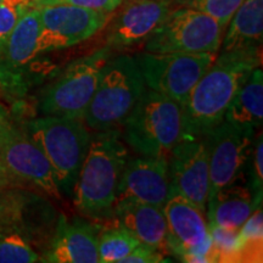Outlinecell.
Returning a JSON list of instances; mask_svg holds the SVG:
<instances>
[{"mask_svg":"<svg viewBox=\"0 0 263 263\" xmlns=\"http://www.w3.org/2000/svg\"><path fill=\"white\" fill-rule=\"evenodd\" d=\"M262 48L219 51L183 105L184 140L202 139L223 122L233 98L261 66Z\"/></svg>","mask_w":263,"mask_h":263,"instance_id":"1","label":"cell"},{"mask_svg":"<svg viewBox=\"0 0 263 263\" xmlns=\"http://www.w3.org/2000/svg\"><path fill=\"white\" fill-rule=\"evenodd\" d=\"M128 153L116 129L98 132L82 163L73 186V203L91 218L112 216L117 188Z\"/></svg>","mask_w":263,"mask_h":263,"instance_id":"2","label":"cell"},{"mask_svg":"<svg viewBox=\"0 0 263 263\" xmlns=\"http://www.w3.org/2000/svg\"><path fill=\"white\" fill-rule=\"evenodd\" d=\"M81 118L43 115L25 123V130L50 163L60 193L72 195L91 136Z\"/></svg>","mask_w":263,"mask_h":263,"instance_id":"3","label":"cell"},{"mask_svg":"<svg viewBox=\"0 0 263 263\" xmlns=\"http://www.w3.org/2000/svg\"><path fill=\"white\" fill-rule=\"evenodd\" d=\"M123 137L143 156H170L184 140L182 105L146 88L123 122Z\"/></svg>","mask_w":263,"mask_h":263,"instance_id":"4","label":"cell"},{"mask_svg":"<svg viewBox=\"0 0 263 263\" xmlns=\"http://www.w3.org/2000/svg\"><path fill=\"white\" fill-rule=\"evenodd\" d=\"M145 90V81L136 59L129 55L111 57L84 114V124L95 132L116 129Z\"/></svg>","mask_w":263,"mask_h":263,"instance_id":"5","label":"cell"},{"mask_svg":"<svg viewBox=\"0 0 263 263\" xmlns=\"http://www.w3.org/2000/svg\"><path fill=\"white\" fill-rule=\"evenodd\" d=\"M111 57L112 49L106 45L68 64L57 80L43 90L38 101L39 112L83 120L104 66Z\"/></svg>","mask_w":263,"mask_h":263,"instance_id":"6","label":"cell"},{"mask_svg":"<svg viewBox=\"0 0 263 263\" xmlns=\"http://www.w3.org/2000/svg\"><path fill=\"white\" fill-rule=\"evenodd\" d=\"M226 28L195 9H174L145 42L147 52L218 54Z\"/></svg>","mask_w":263,"mask_h":263,"instance_id":"7","label":"cell"},{"mask_svg":"<svg viewBox=\"0 0 263 263\" xmlns=\"http://www.w3.org/2000/svg\"><path fill=\"white\" fill-rule=\"evenodd\" d=\"M217 54L143 52L134 57L149 89L183 106L190 91L211 67Z\"/></svg>","mask_w":263,"mask_h":263,"instance_id":"8","label":"cell"},{"mask_svg":"<svg viewBox=\"0 0 263 263\" xmlns=\"http://www.w3.org/2000/svg\"><path fill=\"white\" fill-rule=\"evenodd\" d=\"M0 160L26 188L39 190L55 200L61 199L50 163L33 143L25 128L18 126L0 106Z\"/></svg>","mask_w":263,"mask_h":263,"instance_id":"9","label":"cell"},{"mask_svg":"<svg viewBox=\"0 0 263 263\" xmlns=\"http://www.w3.org/2000/svg\"><path fill=\"white\" fill-rule=\"evenodd\" d=\"M163 213L171 254L183 262H218L206 213L179 195H171Z\"/></svg>","mask_w":263,"mask_h":263,"instance_id":"10","label":"cell"},{"mask_svg":"<svg viewBox=\"0 0 263 263\" xmlns=\"http://www.w3.org/2000/svg\"><path fill=\"white\" fill-rule=\"evenodd\" d=\"M37 8V6H35ZM42 54L73 47L93 37L108 24L112 12L67 4L38 6Z\"/></svg>","mask_w":263,"mask_h":263,"instance_id":"11","label":"cell"},{"mask_svg":"<svg viewBox=\"0 0 263 263\" xmlns=\"http://www.w3.org/2000/svg\"><path fill=\"white\" fill-rule=\"evenodd\" d=\"M39 37V10L32 6L20 17L9 37L0 45V88L6 94L15 97L27 89L28 73L42 55Z\"/></svg>","mask_w":263,"mask_h":263,"instance_id":"12","label":"cell"},{"mask_svg":"<svg viewBox=\"0 0 263 263\" xmlns=\"http://www.w3.org/2000/svg\"><path fill=\"white\" fill-rule=\"evenodd\" d=\"M202 139L209 156L210 200L241 177L254 143V129L239 128L223 121Z\"/></svg>","mask_w":263,"mask_h":263,"instance_id":"13","label":"cell"},{"mask_svg":"<svg viewBox=\"0 0 263 263\" xmlns=\"http://www.w3.org/2000/svg\"><path fill=\"white\" fill-rule=\"evenodd\" d=\"M171 195H179L206 213L210 193L209 156L203 139L182 140L168 156Z\"/></svg>","mask_w":263,"mask_h":263,"instance_id":"14","label":"cell"},{"mask_svg":"<svg viewBox=\"0 0 263 263\" xmlns=\"http://www.w3.org/2000/svg\"><path fill=\"white\" fill-rule=\"evenodd\" d=\"M177 0H123L122 8L108 21L107 47L130 49L145 43L172 11Z\"/></svg>","mask_w":263,"mask_h":263,"instance_id":"15","label":"cell"},{"mask_svg":"<svg viewBox=\"0 0 263 263\" xmlns=\"http://www.w3.org/2000/svg\"><path fill=\"white\" fill-rule=\"evenodd\" d=\"M171 197L168 157H128L117 188V201H138L163 209Z\"/></svg>","mask_w":263,"mask_h":263,"instance_id":"16","label":"cell"},{"mask_svg":"<svg viewBox=\"0 0 263 263\" xmlns=\"http://www.w3.org/2000/svg\"><path fill=\"white\" fill-rule=\"evenodd\" d=\"M44 262L99 263L98 232L90 223L61 215Z\"/></svg>","mask_w":263,"mask_h":263,"instance_id":"17","label":"cell"},{"mask_svg":"<svg viewBox=\"0 0 263 263\" xmlns=\"http://www.w3.org/2000/svg\"><path fill=\"white\" fill-rule=\"evenodd\" d=\"M112 215L118 226L129 232L140 244L171 254L167 240V223L163 209L138 201H117Z\"/></svg>","mask_w":263,"mask_h":263,"instance_id":"18","label":"cell"},{"mask_svg":"<svg viewBox=\"0 0 263 263\" xmlns=\"http://www.w3.org/2000/svg\"><path fill=\"white\" fill-rule=\"evenodd\" d=\"M261 206L255 201L249 186L232 184L207 201L206 218L209 226L239 232L251 213Z\"/></svg>","mask_w":263,"mask_h":263,"instance_id":"19","label":"cell"},{"mask_svg":"<svg viewBox=\"0 0 263 263\" xmlns=\"http://www.w3.org/2000/svg\"><path fill=\"white\" fill-rule=\"evenodd\" d=\"M263 0H244L227 26L219 51L262 48Z\"/></svg>","mask_w":263,"mask_h":263,"instance_id":"20","label":"cell"},{"mask_svg":"<svg viewBox=\"0 0 263 263\" xmlns=\"http://www.w3.org/2000/svg\"><path fill=\"white\" fill-rule=\"evenodd\" d=\"M263 118V73L258 66L242 84L224 114V122L239 128L256 129Z\"/></svg>","mask_w":263,"mask_h":263,"instance_id":"21","label":"cell"},{"mask_svg":"<svg viewBox=\"0 0 263 263\" xmlns=\"http://www.w3.org/2000/svg\"><path fill=\"white\" fill-rule=\"evenodd\" d=\"M263 244L262 206L256 209L236 235V262H261Z\"/></svg>","mask_w":263,"mask_h":263,"instance_id":"22","label":"cell"},{"mask_svg":"<svg viewBox=\"0 0 263 263\" xmlns=\"http://www.w3.org/2000/svg\"><path fill=\"white\" fill-rule=\"evenodd\" d=\"M140 242L122 227L98 234V254L100 263H120Z\"/></svg>","mask_w":263,"mask_h":263,"instance_id":"23","label":"cell"},{"mask_svg":"<svg viewBox=\"0 0 263 263\" xmlns=\"http://www.w3.org/2000/svg\"><path fill=\"white\" fill-rule=\"evenodd\" d=\"M29 197L31 195L21 188L0 189V223L22 234L25 230L26 210L31 201Z\"/></svg>","mask_w":263,"mask_h":263,"instance_id":"24","label":"cell"},{"mask_svg":"<svg viewBox=\"0 0 263 263\" xmlns=\"http://www.w3.org/2000/svg\"><path fill=\"white\" fill-rule=\"evenodd\" d=\"M42 261L38 252L18 232L0 233V263H33Z\"/></svg>","mask_w":263,"mask_h":263,"instance_id":"25","label":"cell"},{"mask_svg":"<svg viewBox=\"0 0 263 263\" xmlns=\"http://www.w3.org/2000/svg\"><path fill=\"white\" fill-rule=\"evenodd\" d=\"M242 2L244 0H186L185 6L209 15L227 29Z\"/></svg>","mask_w":263,"mask_h":263,"instance_id":"26","label":"cell"},{"mask_svg":"<svg viewBox=\"0 0 263 263\" xmlns=\"http://www.w3.org/2000/svg\"><path fill=\"white\" fill-rule=\"evenodd\" d=\"M249 189L251 190L256 202L262 203L263 193V140L262 133L252 143L249 160Z\"/></svg>","mask_w":263,"mask_h":263,"instance_id":"27","label":"cell"},{"mask_svg":"<svg viewBox=\"0 0 263 263\" xmlns=\"http://www.w3.org/2000/svg\"><path fill=\"white\" fill-rule=\"evenodd\" d=\"M29 8L26 0H2L0 2V45L9 37L17 21Z\"/></svg>","mask_w":263,"mask_h":263,"instance_id":"28","label":"cell"},{"mask_svg":"<svg viewBox=\"0 0 263 263\" xmlns=\"http://www.w3.org/2000/svg\"><path fill=\"white\" fill-rule=\"evenodd\" d=\"M218 262H236V235L238 232H229L215 226H209Z\"/></svg>","mask_w":263,"mask_h":263,"instance_id":"29","label":"cell"},{"mask_svg":"<svg viewBox=\"0 0 263 263\" xmlns=\"http://www.w3.org/2000/svg\"><path fill=\"white\" fill-rule=\"evenodd\" d=\"M123 0H41L37 4L38 6L51 5V4H67L80 6L90 10L103 12H114L122 4Z\"/></svg>","mask_w":263,"mask_h":263,"instance_id":"30","label":"cell"},{"mask_svg":"<svg viewBox=\"0 0 263 263\" xmlns=\"http://www.w3.org/2000/svg\"><path fill=\"white\" fill-rule=\"evenodd\" d=\"M164 262L163 254L149 245L139 244L120 263H159Z\"/></svg>","mask_w":263,"mask_h":263,"instance_id":"31","label":"cell"},{"mask_svg":"<svg viewBox=\"0 0 263 263\" xmlns=\"http://www.w3.org/2000/svg\"><path fill=\"white\" fill-rule=\"evenodd\" d=\"M12 188H21L26 186L22 184L10 171L6 168L5 164L0 160V189H12Z\"/></svg>","mask_w":263,"mask_h":263,"instance_id":"32","label":"cell"},{"mask_svg":"<svg viewBox=\"0 0 263 263\" xmlns=\"http://www.w3.org/2000/svg\"><path fill=\"white\" fill-rule=\"evenodd\" d=\"M6 232H15V230L10 228L9 226L4 224V223H0V233H6Z\"/></svg>","mask_w":263,"mask_h":263,"instance_id":"33","label":"cell"},{"mask_svg":"<svg viewBox=\"0 0 263 263\" xmlns=\"http://www.w3.org/2000/svg\"><path fill=\"white\" fill-rule=\"evenodd\" d=\"M26 2H27L31 6H37V4L41 0H26Z\"/></svg>","mask_w":263,"mask_h":263,"instance_id":"34","label":"cell"},{"mask_svg":"<svg viewBox=\"0 0 263 263\" xmlns=\"http://www.w3.org/2000/svg\"><path fill=\"white\" fill-rule=\"evenodd\" d=\"M0 2H2V0H0Z\"/></svg>","mask_w":263,"mask_h":263,"instance_id":"35","label":"cell"}]
</instances>
